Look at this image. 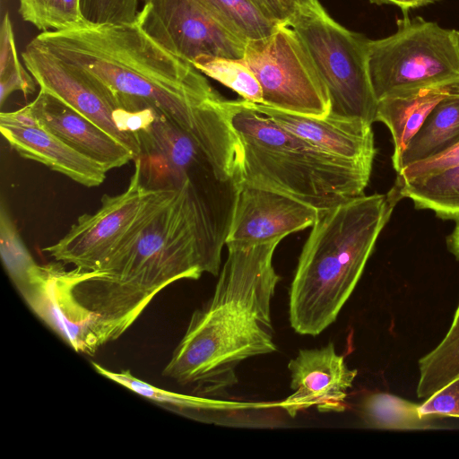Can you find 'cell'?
Returning a JSON list of instances; mask_svg holds the SVG:
<instances>
[{
	"label": "cell",
	"instance_id": "18",
	"mask_svg": "<svg viewBox=\"0 0 459 459\" xmlns=\"http://www.w3.org/2000/svg\"><path fill=\"white\" fill-rule=\"evenodd\" d=\"M251 105L281 128L326 153L348 160L373 164L377 151L372 125L363 120L328 115L318 117L286 112L264 104Z\"/></svg>",
	"mask_w": 459,
	"mask_h": 459
},
{
	"label": "cell",
	"instance_id": "13",
	"mask_svg": "<svg viewBox=\"0 0 459 459\" xmlns=\"http://www.w3.org/2000/svg\"><path fill=\"white\" fill-rule=\"evenodd\" d=\"M318 211L284 194L241 184L225 245L252 246L312 227Z\"/></svg>",
	"mask_w": 459,
	"mask_h": 459
},
{
	"label": "cell",
	"instance_id": "35",
	"mask_svg": "<svg viewBox=\"0 0 459 459\" xmlns=\"http://www.w3.org/2000/svg\"><path fill=\"white\" fill-rule=\"evenodd\" d=\"M459 329V305L457 307V309L455 313L454 319L452 321V324L448 329V331H454Z\"/></svg>",
	"mask_w": 459,
	"mask_h": 459
},
{
	"label": "cell",
	"instance_id": "32",
	"mask_svg": "<svg viewBox=\"0 0 459 459\" xmlns=\"http://www.w3.org/2000/svg\"><path fill=\"white\" fill-rule=\"evenodd\" d=\"M456 165H459V143L437 156L403 168L397 172L395 182H407Z\"/></svg>",
	"mask_w": 459,
	"mask_h": 459
},
{
	"label": "cell",
	"instance_id": "25",
	"mask_svg": "<svg viewBox=\"0 0 459 459\" xmlns=\"http://www.w3.org/2000/svg\"><path fill=\"white\" fill-rule=\"evenodd\" d=\"M192 65L202 74L238 93L243 100L251 103H263L261 86L251 69L241 59L202 56L195 59Z\"/></svg>",
	"mask_w": 459,
	"mask_h": 459
},
{
	"label": "cell",
	"instance_id": "14",
	"mask_svg": "<svg viewBox=\"0 0 459 459\" xmlns=\"http://www.w3.org/2000/svg\"><path fill=\"white\" fill-rule=\"evenodd\" d=\"M281 240L252 246L227 244L228 256L210 300L238 306L272 329L271 300L280 281L273 257Z\"/></svg>",
	"mask_w": 459,
	"mask_h": 459
},
{
	"label": "cell",
	"instance_id": "11",
	"mask_svg": "<svg viewBox=\"0 0 459 459\" xmlns=\"http://www.w3.org/2000/svg\"><path fill=\"white\" fill-rule=\"evenodd\" d=\"M52 262L37 264L17 288L30 309L76 352L93 355L102 346L96 315L76 299L74 290L94 271Z\"/></svg>",
	"mask_w": 459,
	"mask_h": 459
},
{
	"label": "cell",
	"instance_id": "2",
	"mask_svg": "<svg viewBox=\"0 0 459 459\" xmlns=\"http://www.w3.org/2000/svg\"><path fill=\"white\" fill-rule=\"evenodd\" d=\"M60 59L100 82L119 108H152L188 133L204 122L219 94L188 61L153 39L136 22H82L34 39Z\"/></svg>",
	"mask_w": 459,
	"mask_h": 459
},
{
	"label": "cell",
	"instance_id": "6",
	"mask_svg": "<svg viewBox=\"0 0 459 459\" xmlns=\"http://www.w3.org/2000/svg\"><path fill=\"white\" fill-rule=\"evenodd\" d=\"M396 31L368 39V71L377 100L459 83V30L403 13Z\"/></svg>",
	"mask_w": 459,
	"mask_h": 459
},
{
	"label": "cell",
	"instance_id": "34",
	"mask_svg": "<svg viewBox=\"0 0 459 459\" xmlns=\"http://www.w3.org/2000/svg\"><path fill=\"white\" fill-rule=\"evenodd\" d=\"M446 245L448 250L459 260V220L454 230L446 238Z\"/></svg>",
	"mask_w": 459,
	"mask_h": 459
},
{
	"label": "cell",
	"instance_id": "23",
	"mask_svg": "<svg viewBox=\"0 0 459 459\" xmlns=\"http://www.w3.org/2000/svg\"><path fill=\"white\" fill-rule=\"evenodd\" d=\"M244 42L268 38L279 24L251 0H195Z\"/></svg>",
	"mask_w": 459,
	"mask_h": 459
},
{
	"label": "cell",
	"instance_id": "24",
	"mask_svg": "<svg viewBox=\"0 0 459 459\" xmlns=\"http://www.w3.org/2000/svg\"><path fill=\"white\" fill-rule=\"evenodd\" d=\"M419 398L427 399L459 376V329L447 331L443 340L419 360Z\"/></svg>",
	"mask_w": 459,
	"mask_h": 459
},
{
	"label": "cell",
	"instance_id": "9",
	"mask_svg": "<svg viewBox=\"0 0 459 459\" xmlns=\"http://www.w3.org/2000/svg\"><path fill=\"white\" fill-rule=\"evenodd\" d=\"M134 161L127 187L115 195H104L96 212L81 215L63 238L43 248L48 256L83 271L103 266L154 189L144 182L140 157Z\"/></svg>",
	"mask_w": 459,
	"mask_h": 459
},
{
	"label": "cell",
	"instance_id": "20",
	"mask_svg": "<svg viewBox=\"0 0 459 459\" xmlns=\"http://www.w3.org/2000/svg\"><path fill=\"white\" fill-rule=\"evenodd\" d=\"M459 143V93L438 102L408 142L397 162L403 168L437 156Z\"/></svg>",
	"mask_w": 459,
	"mask_h": 459
},
{
	"label": "cell",
	"instance_id": "19",
	"mask_svg": "<svg viewBox=\"0 0 459 459\" xmlns=\"http://www.w3.org/2000/svg\"><path fill=\"white\" fill-rule=\"evenodd\" d=\"M456 93H459V83L419 89L377 101L375 121L385 124L391 133L393 165L435 106Z\"/></svg>",
	"mask_w": 459,
	"mask_h": 459
},
{
	"label": "cell",
	"instance_id": "26",
	"mask_svg": "<svg viewBox=\"0 0 459 459\" xmlns=\"http://www.w3.org/2000/svg\"><path fill=\"white\" fill-rule=\"evenodd\" d=\"M36 81L20 61L9 13L4 14L0 30V104L14 91L26 97L35 92Z\"/></svg>",
	"mask_w": 459,
	"mask_h": 459
},
{
	"label": "cell",
	"instance_id": "1",
	"mask_svg": "<svg viewBox=\"0 0 459 459\" xmlns=\"http://www.w3.org/2000/svg\"><path fill=\"white\" fill-rule=\"evenodd\" d=\"M233 212L230 198L195 180L153 189L102 274L74 290L96 315L103 345L119 338L171 283L219 274Z\"/></svg>",
	"mask_w": 459,
	"mask_h": 459
},
{
	"label": "cell",
	"instance_id": "33",
	"mask_svg": "<svg viewBox=\"0 0 459 459\" xmlns=\"http://www.w3.org/2000/svg\"><path fill=\"white\" fill-rule=\"evenodd\" d=\"M376 4H393L399 7L403 13H408L411 9L426 6L438 0H368Z\"/></svg>",
	"mask_w": 459,
	"mask_h": 459
},
{
	"label": "cell",
	"instance_id": "22",
	"mask_svg": "<svg viewBox=\"0 0 459 459\" xmlns=\"http://www.w3.org/2000/svg\"><path fill=\"white\" fill-rule=\"evenodd\" d=\"M420 404L388 393L366 396L360 416L365 426L376 429L425 430L439 428L436 417L420 415Z\"/></svg>",
	"mask_w": 459,
	"mask_h": 459
},
{
	"label": "cell",
	"instance_id": "12",
	"mask_svg": "<svg viewBox=\"0 0 459 459\" xmlns=\"http://www.w3.org/2000/svg\"><path fill=\"white\" fill-rule=\"evenodd\" d=\"M24 66L44 91L91 120L126 145L135 158L141 143L121 132L115 115L119 108L112 93L95 77L53 55L33 39L22 53Z\"/></svg>",
	"mask_w": 459,
	"mask_h": 459
},
{
	"label": "cell",
	"instance_id": "31",
	"mask_svg": "<svg viewBox=\"0 0 459 459\" xmlns=\"http://www.w3.org/2000/svg\"><path fill=\"white\" fill-rule=\"evenodd\" d=\"M420 415L459 418V376L420 404Z\"/></svg>",
	"mask_w": 459,
	"mask_h": 459
},
{
	"label": "cell",
	"instance_id": "10",
	"mask_svg": "<svg viewBox=\"0 0 459 459\" xmlns=\"http://www.w3.org/2000/svg\"><path fill=\"white\" fill-rule=\"evenodd\" d=\"M137 22L158 43L193 63L202 56L242 59L246 42L195 0H150Z\"/></svg>",
	"mask_w": 459,
	"mask_h": 459
},
{
	"label": "cell",
	"instance_id": "3",
	"mask_svg": "<svg viewBox=\"0 0 459 459\" xmlns=\"http://www.w3.org/2000/svg\"><path fill=\"white\" fill-rule=\"evenodd\" d=\"M399 201L390 190L318 212L289 292L296 333L316 336L336 320Z\"/></svg>",
	"mask_w": 459,
	"mask_h": 459
},
{
	"label": "cell",
	"instance_id": "16",
	"mask_svg": "<svg viewBox=\"0 0 459 459\" xmlns=\"http://www.w3.org/2000/svg\"><path fill=\"white\" fill-rule=\"evenodd\" d=\"M2 135L20 156L39 162L87 187L103 183L108 170L39 125L28 106L0 113Z\"/></svg>",
	"mask_w": 459,
	"mask_h": 459
},
{
	"label": "cell",
	"instance_id": "15",
	"mask_svg": "<svg viewBox=\"0 0 459 459\" xmlns=\"http://www.w3.org/2000/svg\"><path fill=\"white\" fill-rule=\"evenodd\" d=\"M293 393L278 405L294 418L311 406L320 411H342L357 370L349 368L333 342L299 350L288 363Z\"/></svg>",
	"mask_w": 459,
	"mask_h": 459
},
{
	"label": "cell",
	"instance_id": "7",
	"mask_svg": "<svg viewBox=\"0 0 459 459\" xmlns=\"http://www.w3.org/2000/svg\"><path fill=\"white\" fill-rule=\"evenodd\" d=\"M290 27L307 47L328 91V116L376 122L377 100L368 71L369 39L338 23L323 5L299 16Z\"/></svg>",
	"mask_w": 459,
	"mask_h": 459
},
{
	"label": "cell",
	"instance_id": "36",
	"mask_svg": "<svg viewBox=\"0 0 459 459\" xmlns=\"http://www.w3.org/2000/svg\"><path fill=\"white\" fill-rule=\"evenodd\" d=\"M140 1H142L144 4L148 3L150 0H140Z\"/></svg>",
	"mask_w": 459,
	"mask_h": 459
},
{
	"label": "cell",
	"instance_id": "30",
	"mask_svg": "<svg viewBox=\"0 0 459 459\" xmlns=\"http://www.w3.org/2000/svg\"><path fill=\"white\" fill-rule=\"evenodd\" d=\"M279 25L290 26L299 16L318 8L319 0H251Z\"/></svg>",
	"mask_w": 459,
	"mask_h": 459
},
{
	"label": "cell",
	"instance_id": "5",
	"mask_svg": "<svg viewBox=\"0 0 459 459\" xmlns=\"http://www.w3.org/2000/svg\"><path fill=\"white\" fill-rule=\"evenodd\" d=\"M272 329L248 311L209 300L196 309L162 375L195 393L212 395L237 383L243 360L274 352Z\"/></svg>",
	"mask_w": 459,
	"mask_h": 459
},
{
	"label": "cell",
	"instance_id": "27",
	"mask_svg": "<svg viewBox=\"0 0 459 459\" xmlns=\"http://www.w3.org/2000/svg\"><path fill=\"white\" fill-rule=\"evenodd\" d=\"M18 13L42 32L65 30L83 22L80 0H18Z\"/></svg>",
	"mask_w": 459,
	"mask_h": 459
},
{
	"label": "cell",
	"instance_id": "21",
	"mask_svg": "<svg viewBox=\"0 0 459 459\" xmlns=\"http://www.w3.org/2000/svg\"><path fill=\"white\" fill-rule=\"evenodd\" d=\"M391 189L400 200L411 199L417 209L431 210L442 220H459V165L407 182H395Z\"/></svg>",
	"mask_w": 459,
	"mask_h": 459
},
{
	"label": "cell",
	"instance_id": "4",
	"mask_svg": "<svg viewBox=\"0 0 459 459\" xmlns=\"http://www.w3.org/2000/svg\"><path fill=\"white\" fill-rule=\"evenodd\" d=\"M242 150L241 184L273 190L322 212L364 195L372 165L319 150L241 99L228 100Z\"/></svg>",
	"mask_w": 459,
	"mask_h": 459
},
{
	"label": "cell",
	"instance_id": "17",
	"mask_svg": "<svg viewBox=\"0 0 459 459\" xmlns=\"http://www.w3.org/2000/svg\"><path fill=\"white\" fill-rule=\"evenodd\" d=\"M27 106L39 125L108 171L135 159L126 145L91 120L44 91Z\"/></svg>",
	"mask_w": 459,
	"mask_h": 459
},
{
	"label": "cell",
	"instance_id": "29",
	"mask_svg": "<svg viewBox=\"0 0 459 459\" xmlns=\"http://www.w3.org/2000/svg\"><path fill=\"white\" fill-rule=\"evenodd\" d=\"M140 0H80L84 22L93 24L132 23L137 21Z\"/></svg>",
	"mask_w": 459,
	"mask_h": 459
},
{
	"label": "cell",
	"instance_id": "8",
	"mask_svg": "<svg viewBox=\"0 0 459 459\" xmlns=\"http://www.w3.org/2000/svg\"><path fill=\"white\" fill-rule=\"evenodd\" d=\"M256 77L264 105L323 117L329 114L328 91L302 39L279 25L268 38L246 43L241 59Z\"/></svg>",
	"mask_w": 459,
	"mask_h": 459
},
{
	"label": "cell",
	"instance_id": "28",
	"mask_svg": "<svg viewBox=\"0 0 459 459\" xmlns=\"http://www.w3.org/2000/svg\"><path fill=\"white\" fill-rule=\"evenodd\" d=\"M0 252L3 264L16 288L22 285L38 264L24 245L4 204L0 212Z\"/></svg>",
	"mask_w": 459,
	"mask_h": 459
}]
</instances>
